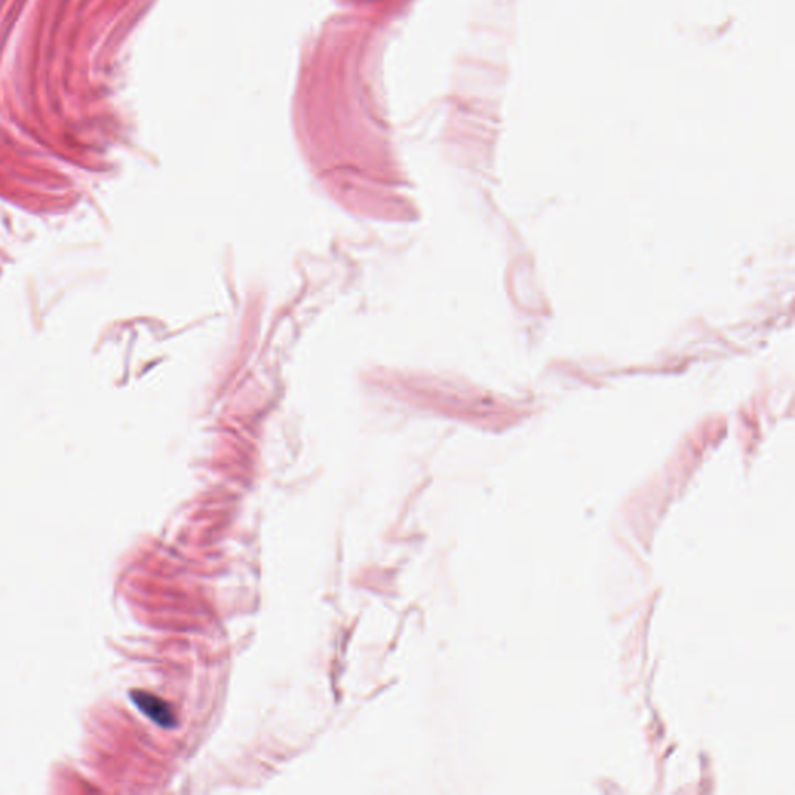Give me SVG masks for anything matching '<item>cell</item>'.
I'll use <instances>...</instances> for the list:
<instances>
[{"label": "cell", "instance_id": "obj_1", "mask_svg": "<svg viewBox=\"0 0 795 795\" xmlns=\"http://www.w3.org/2000/svg\"><path fill=\"white\" fill-rule=\"evenodd\" d=\"M133 701L142 713L148 716L151 721H154L159 726L167 727V729L176 726V716L165 701L144 692H134Z\"/></svg>", "mask_w": 795, "mask_h": 795}]
</instances>
